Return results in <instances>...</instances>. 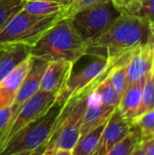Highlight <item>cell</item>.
<instances>
[{"instance_id": "obj_4", "label": "cell", "mask_w": 154, "mask_h": 155, "mask_svg": "<svg viewBox=\"0 0 154 155\" xmlns=\"http://www.w3.org/2000/svg\"><path fill=\"white\" fill-rule=\"evenodd\" d=\"M62 104L55 101L42 116L33 121L17 133L0 151V155H13L37 150L47 143L60 112Z\"/></svg>"}, {"instance_id": "obj_13", "label": "cell", "mask_w": 154, "mask_h": 155, "mask_svg": "<svg viewBox=\"0 0 154 155\" xmlns=\"http://www.w3.org/2000/svg\"><path fill=\"white\" fill-rule=\"evenodd\" d=\"M154 68V50L149 45L135 48L127 63V85L146 76Z\"/></svg>"}, {"instance_id": "obj_6", "label": "cell", "mask_w": 154, "mask_h": 155, "mask_svg": "<svg viewBox=\"0 0 154 155\" xmlns=\"http://www.w3.org/2000/svg\"><path fill=\"white\" fill-rule=\"evenodd\" d=\"M121 15L113 2L106 0L85 8L68 19L76 33L88 44L102 34Z\"/></svg>"}, {"instance_id": "obj_25", "label": "cell", "mask_w": 154, "mask_h": 155, "mask_svg": "<svg viewBox=\"0 0 154 155\" xmlns=\"http://www.w3.org/2000/svg\"><path fill=\"white\" fill-rule=\"evenodd\" d=\"M106 0H70L62 17L70 18L78 12Z\"/></svg>"}, {"instance_id": "obj_9", "label": "cell", "mask_w": 154, "mask_h": 155, "mask_svg": "<svg viewBox=\"0 0 154 155\" xmlns=\"http://www.w3.org/2000/svg\"><path fill=\"white\" fill-rule=\"evenodd\" d=\"M46 65H47V62L40 60V59L32 58L31 67H30L26 76L25 77V79L19 88V91L15 96V99L11 106L12 117H11L7 126L14 121L15 115L17 114L20 108L24 105V104L26 101H28L33 95H34L40 90L42 77L45 71Z\"/></svg>"}, {"instance_id": "obj_24", "label": "cell", "mask_w": 154, "mask_h": 155, "mask_svg": "<svg viewBox=\"0 0 154 155\" xmlns=\"http://www.w3.org/2000/svg\"><path fill=\"white\" fill-rule=\"evenodd\" d=\"M128 15L144 19L149 24H153L154 0H140Z\"/></svg>"}, {"instance_id": "obj_28", "label": "cell", "mask_w": 154, "mask_h": 155, "mask_svg": "<svg viewBox=\"0 0 154 155\" xmlns=\"http://www.w3.org/2000/svg\"><path fill=\"white\" fill-rule=\"evenodd\" d=\"M42 155H72V151L56 148H44Z\"/></svg>"}, {"instance_id": "obj_7", "label": "cell", "mask_w": 154, "mask_h": 155, "mask_svg": "<svg viewBox=\"0 0 154 155\" xmlns=\"http://www.w3.org/2000/svg\"><path fill=\"white\" fill-rule=\"evenodd\" d=\"M126 54L111 61L101 57H95L93 61L89 63L79 72L73 73L64 88L58 94L56 102L64 104L69 98L78 95L87 89L93 88L96 84L108 75L111 67Z\"/></svg>"}, {"instance_id": "obj_12", "label": "cell", "mask_w": 154, "mask_h": 155, "mask_svg": "<svg viewBox=\"0 0 154 155\" xmlns=\"http://www.w3.org/2000/svg\"><path fill=\"white\" fill-rule=\"evenodd\" d=\"M115 109L104 105L99 95L91 89L86 98V107L81 125V136L108 121Z\"/></svg>"}, {"instance_id": "obj_16", "label": "cell", "mask_w": 154, "mask_h": 155, "mask_svg": "<svg viewBox=\"0 0 154 155\" xmlns=\"http://www.w3.org/2000/svg\"><path fill=\"white\" fill-rule=\"evenodd\" d=\"M32 45L26 44L8 45L0 54V81L30 57Z\"/></svg>"}, {"instance_id": "obj_34", "label": "cell", "mask_w": 154, "mask_h": 155, "mask_svg": "<svg viewBox=\"0 0 154 155\" xmlns=\"http://www.w3.org/2000/svg\"><path fill=\"white\" fill-rule=\"evenodd\" d=\"M152 81H153V85H154V68H153V72H152Z\"/></svg>"}, {"instance_id": "obj_35", "label": "cell", "mask_w": 154, "mask_h": 155, "mask_svg": "<svg viewBox=\"0 0 154 155\" xmlns=\"http://www.w3.org/2000/svg\"><path fill=\"white\" fill-rule=\"evenodd\" d=\"M3 51H4V50H1V51H0V54H1V53H2Z\"/></svg>"}, {"instance_id": "obj_26", "label": "cell", "mask_w": 154, "mask_h": 155, "mask_svg": "<svg viewBox=\"0 0 154 155\" xmlns=\"http://www.w3.org/2000/svg\"><path fill=\"white\" fill-rule=\"evenodd\" d=\"M121 14L128 15L140 0H111Z\"/></svg>"}, {"instance_id": "obj_3", "label": "cell", "mask_w": 154, "mask_h": 155, "mask_svg": "<svg viewBox=\"0 0 154 155\" xmlns=\"http://www.w3.org/2000/svg\"><path fill=\"white\" fill-rule=\"evenodd\" d=\"M91 89L69 98L64 103L45 148L72 151L81 136V125L86 107V98Z\"/></svg>"}, {"instance_id": "obj_31", "label": "cell", "mask_w": 154, "mask_h": 155, "mask_svg": "<svg viewBox=\"0 0 154 155\" xmlns=\"http://www.w3.org/2000/svg\"><path fill=\"white\" fill-rule=\"evenodd\" d=\"M45 146H43L37 150H34V151H30V152H23V153H15V154L13 155H42L44 150Z\"/></svg>"}, {"instance_id": "obj_27", "label": "cell", "mask_w": 154, "mask_h": 155, "mask_svg": "<svg viewBox=\"0 0 154 155\" xmlns=\"http://www.w3.org/2000/svg\"><path fill=\"white\" fill-rule=\"evenodd\" d=\"M11 117H12L11 107H5L0 109V135L7 126Z\"/></svg>"}, {"instance_id": "obj_18", "label": "cell", "mask_w": 154, "mask_h": 155, "mask_svg": "<svg viewBox=\"0 0 154 155\" xmlns=\"http://www.w3.org/2000/svg\"><path fill=\"white\" fill-rule=\"evenodd\" d=\"M109 120V119H108ZM108 121L93 129L89 133L80 136L79 140L72 149V155H93L95 152L103 131Z\"/></svg>"}, {"instance_id": "obj_10", "label": "cell", "mask_w": 154, "mask_h": 155, "mask_svg": "<svg viewBox=\"0 0 154 155\" xmlns=\"http://www.w3.org/2000/svg\"><path fill=\"white\" fill-rule=\"evenodd\" d=\"M133 124L123 118L116 108L110 116L93 155H105L131 131Z\"/></svg>"}, {"instance_id": "obj_5", "label": "cell", "mask_w": 154, "mask_h": 155, "mask_svg": "<svg viewBox=\"0 0 154 155\" xmlns=\"http://www.w3.org/2000/svg\"><path fill=\"white\" fill-rule=\"evenodd\" d=\"M61 18L62 15H36L22 9L0 32V44L33 45Z\"/></svg>"}, {"instance_id": "obj_17", "label": "cell", "mask_w": 154, "mask_h": 155, "mask_svg": "<svg viewBox=\"0 0 154 155\" xmlns=\"http://www.w3.org/2000/svg\"><path fill=\"white\" fill-rule=\"evenodd\" d=\"M68 3L64 0H24L23 10L36 15H63Z\"/></svg>"}, {"instance_id": "obj_20", "label": "cell", "mask_w": 154, "mask_h": 155, "mask_svg": "<svg viewBox=\"0 0 154 155\" xmlns=\"http://www.w3.org/2000/svg\"><path fill=\"white\" fill-rule=\"evenodd\" d=\"M93 90L99 95L102 103L104 105L113 108L118 107L121 97L108 75L96 84Z\"/></svg>"}, {"instance_id": "obj_19", "label": "cell", "mask_w": 154, "mask_h": 155, "mask_svg": "<svg viewBox=\"0 0 154 155\" xmlns=\"http://www.w3.org/2000/svg\"><path fill=\"white\" fill-rule=\"evenodd\" d=\"M141 143L142 137L140 129L133 124L129 134L117 143L105 155H132Z\"/></svg>"}, {"instance_id": "obj_33", "label": "cell", "mask_w": 154, "mask_h": 155, "mask_svg": "<svg viewBox=\"0 0 154 155\" xmlns=\"http://www.w3.org/2000/svg\"><path fill=\"white\" fill-rule=\"evenodd\" d=\"M7 46V45H4V44H0V51L1 50H4L5 47Z\"/></svg>"}, {"instance_id": "obj_8", "label": "cell", "mask_w": 154, "mask_h": 155, "mask_svg": "<svg viewBox=\"0 0 154 155\" xmlns=\"http://www.w3.org/2000/svg\"><path fill=\"white\" fill-rule=\"evenodd\" d=\"M57 94L39 90L20 108L14 121L0 135V151L23 128L44 114L55 103Z\"/></svg>"}, {"instance_id": "obj_29", "label": "cell", "mask_w": 154, "mask_h": 155, "mask_svg": "<svg viewBox=\"0 0 154 155\" xmlns=\"http://www.w3.org/2000/svg\"><path fill=\"white\" fill-rule=\"evenodd\" d=\"M141 146L146 155H154V138L150 141L141 143Z\"/></svg>"}, {"instance_id": "obj_21", "label": "cell", "mask_w": 154, "mask_h": 155, "mask_svg": "<svg viewBox=\"0 0 154 155\" xmlns=\"http://www.w3.org/2000/svg\"><path fill=\"white\" fill-rule=\"evenodd\" d=\"M138 126L141 132L142 143L154 138V108L140 115L132 123Z\"/></svg>"}, {"instance_id": "obj_36", "label": "cell", "mask_w": 154, "mask_h": 155, "mask_svg": "<svg viewBox=\"0 0 154 155\" xmlns=\"http://www.w3.org/2000/svg\"><path fill=\"white\" fill-rule=\"evenodd\" d=\"M64 1H68V2H69V1H70V0H64Z\"/></svg>"}, {"instance_id": "obj_22", "label": "cell", "mask_w": 154, "mask_h": 155, "mask_svg": "<svg viewBox=\"0 0 154 155\" xmlns=\"http://www.w3.org/2000/svg\"><path fill=\"white\" fill-rule=\"evenodd\" d=\"M24 0H0V32L23 9Z\"/></svg>"}, {"instance_id": "obj_15", "label": "cell", "mask_w": 154, "mask_h": 155, "mask_svg": "<svg viewBox=\"0 0 154 155\" xmlns=\"http://www.w3.org/2000/svg\"><path fill=\"white\" fill-rule=\"evenodd\" d=\"M146 77L147 75L127 85L117 107L122 116L131 123H133V121L137 117L142 104L143 92Z\"/></svg>"}, {"instance_id": "obj_1", "label": "cell", "mask_w": 154, "mask_h": 155, "mask_svg": "<svg viewBox=\"0 0 154 155\" xmlns=\"http://www.w3.org/2000/svg\"><path fill=\"white\" fill-rule=\"evenodd\" d=\"M150 24L140 17L122 14L102 34L87 44L86 54L116 59L147 44Z\"/></svg>"}, {"instance_id": "obj_23", "label": "cell", "mask_w": 154, "mask_h": 155, "mask_svg": "<svg viewBox=\"0 0 154 155\" xmlns=\"http://www.w3.org/2000/svg\"><path fill=\"white\" fill-rule=\"evenodd\" d=\"M152 72L153 70L147 74L145 84L143 87V92L142 104H141L137 117H139L140 115L147 113L148 111L154 108V85L153 81H152Z\"/></svg>"}, {"instance_id": "obj_32", "label": "cell", "mask_w": 154, "mask_h": 155, "mask_svg": "<svg viewBox=\"0 0 154 155\" xmlns=\"http://www.w3.org/2000/svg\"><path fill=\"white\" fill-rule=\"evenodd\" d=\"M132 155H146V153H144V151L143 150V148L141 146V143L137 146V148L134 150V152L133 153Z\"/></svg>"}, {"instance_id": "obj_2", "label": "cell", "mask_w": 154, "mask_h": 155, "mask_svg": "<svg viewBox=\"0 0 154 155\" xmlns=\"http://www.w3.org/2000/svg\"><path fill=\"white\" fill-rule=\"evenodd\" d=\"M86 52L87 43L73 28L69 19L62 17L32 45L30 56L47 63L63 60L75 64Z\"/></svg>"}, {"instance_id": "obj_14", "label": "cell", "mask_w": 154, "mask_h": 155, "mask_svg": "<svg viewBox=\"0 0 154 155\" xmlns=\"http://www.w3.org/2000/svg\"><path fill=\"white\" fill-rule=\"evenodd\" d=\"M31 64L32 57L30 56L0 81V109L12 106Z\"/></svg>"}, {"instance_id": "obj_11", "label": "cell", "mask_w": 154, "mask_h": 155, "mask_svg": "<svg viewBox=\"0 0 154 155\" xmlns=\"http://www.w3.org/2000/svg\"><path fill=\"white\" fill-rule=\"evenodd\" d=\"M74 64L68 61L56 60L47 63L43 74L40 90L58 94L64 88L73 74Z\"/></svg>"}, {"instance_id": "obj_30", "label": "cell", "mask_w": 154, "mask_h": 155, "mask_svg": "<svg viewBox=\"0 0 154 155\" xmlns=\"http://www.w3.org/2000/svg\"><path fill=\"white\" fill-rule=\"evenodd\" d=\"M147 45H149L154 50V23L150 24L149 26V35H148Z\"/></svg>"}]
</instances>
